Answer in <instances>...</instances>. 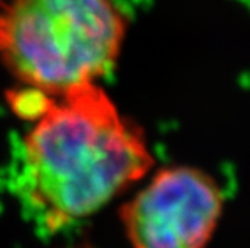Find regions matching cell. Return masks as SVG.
Masks as SVG:
<instances>
[{
    "label": "cell",
    "instance_id": "cell-3",
    "mask_svg": "<svg viewBox=\"0 0 250 248\" xmlns=\"http://www.w3.org/2000/svg\"><path fill=\"white\" fill-rule=\"evenodd\" d=\"M222 211L213 176L192 166H169L126 202L120 217L132 248H206Z\"/></svg>",
    "mask_w": 250,
    "mask_h": 248
},
{
    "label": "cell",
    "instance_id": "cell-1",
    "mask_svg": "<svg viewBox=\"0 0 250 248\" xmlns=\"http://www.w3.org/2000/svg\"><path fill=\"white\" fill-rule=\"evenodd\" d=\"M60 97L26 138L32 194L51 223L96 212L153 165L141 127L95 82Z\"/></svg>",
    "mask_w": 250,
    "mask_h": 248
},
{
    "label": "cell",
    "instance_id": "cell-2",
    "mask_svg": "<svg viewBox=\"0 0 250 248\" xmlns=\"http://www.w3.org/2000/svg\"><path fill=\"white\" fill-rule=\"evenodd\" d=\"M125 35L112 0H12L0 18V53L20 81L62 96L109 72Z\"/></svg>",
    "mask_w": 250,
    "mask_h": 248
},
{
    "label": "cell",
    "instance_id": "cell-4",
    "mask_svg": "<svg viewBox=\"0 0 250 248\" xmlns=\"http://www.w3.org/2000/svg\"><path fill=\"white\" fill-rule=\"evenodd\" d=\"M6 99L14 114L26 120H38L43 117L56 102L53 96L29 85L27 88L11 90L6 95Z\"/></svg>",
    "mask_w": 250,
    "mask_h": 248
}]
</instances>
